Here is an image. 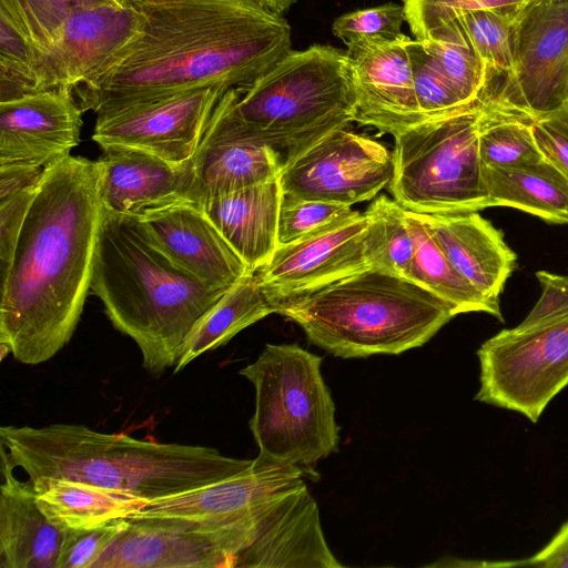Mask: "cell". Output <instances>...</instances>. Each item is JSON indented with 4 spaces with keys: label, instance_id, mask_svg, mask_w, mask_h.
Wrapping results in <instances>:
<instances>
[{
    "label": "cell",
    "instance_id": "cell-1",
    "mask_svg": "<svg viewBox=\"0 0 568 568\" xmlns=\"http://www.w3.org/2000/svg\"><path fill=\"white\" fill-rule=\"evenodd\" d=\"M139 37L74 97L95 115L197 88L246 87L292 51L288 22L257 0H126Z\"/></svg>",
    "mask_w": 568,
    "mask_h": 568
},
{
    "label": "cell",
    "instance_id": "cell-2",
    "mask_svg": "<svg viewBox=\"0 0 568 568\" xmlns=\"http://www.w3.org/2000/svg\"><path fill=\"white\" fill-rule=\"evenodd\" d=\"M97 161L68 155L43 171L12 261L1 273L0 343L38 365L72 337L90 291L103 204Z\"/></svg>",
    "mask_w": 568,
    "mask_h": 568
},
{
    "label": "cell",
    "instance_id": "cell-3",
    "mask_svg": "<svg viewBox=\"0 0 568 568\" xmlns=\"http://www.w3.org/2000/svg\"><path fill=\"white\" fill-rule=\"evenodd\" d=\"M0 450L31 481L74 479L148 503L226 479L253 460L207 446L136 439L77 424L2 426Z\"/></svg>",
    "mask_w": 568,
    "mask_h": 568
},
{
    "label": "cell",
    "instance_id": "cell-4",
    "mask_svg": "<svg viewBox=\"0 0 568 568\" xmlns=\"http://www.w3.org/2000/svg\"><path fill=\"white\" fill-rule=\"evenodd\" d=\"M90 291L112 325L135 342L145 371L160 377L176 366L194 328L227 290L174 264L138 216L103 206Z\"/></svg>",
    "mask_w": 568,
    "mask_h": 568
},
{
    "label": "cell",
    "instance_id": "cell-5",
    "mask_svg": "<svg viewBox=\"0 0 568 568\" xmlns=\"http://www.w3.org/2000/svg\"><path fill=\"white\" fill-rule=\"evenodd\" d=\"M356 92L346 50L313 44L290 51L246 87L219 99L200 146L253 143L273 149L283 168L326 134L355 121Z\"/></svg>",
    "mask_w": 568,
    "mask_h": 568
},
{
    "label": "cell",
    "instance_id": "cell-6",
    "mask_svg": "<svg viewBox=\"0 0 568 568\" xmlns=\"http://www.w3.org/2000/svg\"><path fill=\"white\" fill-rule=\"evenodd\" d=\"M276 313L342 358L400 354L428 342L455 314L416 283L368 268L281 304Z\"/></svg>",
    "mask_w": 568,
    "mask_h": 568
},
{
    "label": "cell",
    "instance_id": "cell-7",
    "mask_svg": "<svg viewBox=\"0 0 568 568\" xmlns=\"http://www.w3.org/2000/svg\"><path fill=\"white\" fill-rule=\"evenodd\" d=\"M322 362L297 344H267L240 371L255 388L248 425L260 455L303 469L337 452L339 427Z\"/></svg>",
    "mask_w": 568,
    "mask_h": 568
},
{
    "label": "cell",
    "instance_id": "cell-8",
    "mask_svg": "<svg viewBox=\"0 0 568 568\" xmlns=\"http://www.w3.org/2000/svg\"><path fill=\"white\" fill-rule=\"evenodd\" d=\"M481 102L394 136L388 186L405 210L438 214L490 207L478 151Z\"/></svg>",
    "mask_w": 568,
    "mask_h": 568
},
{
    "label": "cell",
    "instance_id": "cell-9",
    "mask_svg": "<svg viewBox=\"0 0 568 568\" xmlns=\"http://www.w3.org/2000/svg\"><path fill=\"white\" fill-rule=\"evenodd\" d=\"M480 386L475 399L536 423L568 386V315L526 329H503L477 351Z\"/></svg>",
    "mask_w": 568,
    "mask_h": 568
},
{
    "label": "cell",
    "instance_id": "cell-10",
    "mask_svg": "<svg viewBox=\"0 0 568 568\" xmlns=\"http://www.w3.org/2000/svg\"><path fill=\"white\" fill-rule=\"evenodd\" d=\"M378 225L373 212L355 211L294 242L278 245L254 274L272 306L316 291L352 274L376 268Z\"/></svg>",
    "mask_w": 568,
    "mask_h": 568
},
{
    "label": "cell",
    "instance_id": "cell-11",
    "mask_svg": "<svg viewBox=\"0 0 568 568\" xmlns=\"http://www.w3.org/2000/svg\"><path fill=\"white\" fill-rule=\"evenodd\" d=\"M254 517V516H253ZM131 517L92 568H235L252 519Z\"/></svg>",
    "mask_w": 568,
    "mask_h": 568
},
{
    "label": "cell",
    "instance_id": "cell-12",
    "mask_svg": "<svg viewBox=\"0 0 568 568\" xmlns=\"http://www.w3.org/2000/svg\"><path fill=\"white\" fill-rule=\"evenodd\" d=\"M486 100L532 119L568 104V0H530L523 7L515 23L513 72Z\"/></svg>",
    "mask_w": 568,
    "mask_h": 568
},
{
    "label": "cell",
    "instance_id": "cell-13",
    "mask_svg": "<svg viewBox=\"0 0 568 568\" xmlns=\"http://www.w3.org/2000/svg\"><path fill=\"white\" fill-rule=\"evenodd\" d=\"M393 155L377 141L346 128L326 134L286 164L283 196L353 205L389 183Z\"/></svg>",
    "mask_w": 568,
    "mask_h": 568
},
{
    "label": "cell",
    "instance_id": "cell-14",
    "mask_svg": "<svg viewBox=\"0 0 568 568\" xmlns=\"http://www.w3.org/2000/svg\"><path fill=\"white\" fill-rule=\"evenodd\" d=\"M223 85L197 88L97 114L92 135L100 146L125 145L174 163L192 160L200 146Z\"/></svg>",
    "mask_w": 568,
    "mask_h": 568
},
{
    "label": "cell",
    "instance_id": "cell-15",
    "mask_svg": "<svg viewBox=\"0 0 568 568\" xmlns=\"http://www.w3.org/2000/svg\"><path fill=\"white\" fill-rule=\"evenodd\" d=\"M139 12L124 4H105L73 16L54 42L37 51L32 69V93L69 89L106 69L139 37Z\"/></svg>",
    "mask_w": 568,
    "mask_h": 568
},
{
    "label": "cell",
    "instance_id": "cell-16",
    "mask_svg": "<svg viewBox=\"0 0 568 568\" xmlns=\"http://www.w3.org/2000/svg\"><path fill=\"white\" fill-rule=\"evenodd\" d=\"M306 484L270 503L251 523L235 568H341Z\"/></svg>",
    "mask_w": 568,
    "mask_h": 568
},
{
    "label": "cell",
    "instance_id": "cell-17",
    "mask_svg": "<svg viewBox=\"0 0 568 568\" xmlns=\"http://www.w3.org/2000/svg\"><path fill=\"white\" fill-rule=\"evenodd\" d=\"M368 39L347 44L357 109L355 122L393 136L427 121L415 95L407 43Z\"/></svg>",
    "mask_w": 568,
    "mask_h": 568
},
{
    "label": "cell",
    "instance_id": "cell-18",
    "mask_svg": "<svg viewBox=\"0 0 568 568\" xmlns=\"http://www.w3.org/2000/svg\"><path fill=\"white\" fill-rule=\"evenodd\" d=\"M74 91L47 90L0 103V165L47 169L80 142Z\"/></svg>",
    "mask_w": 568,
    "mask_h": 568
},
{
    "label": "cell",
    "instance_id": "cell-19",
    "mask_svg": "<svg viewBox=\"0 0 568 568\" xmlns=\"http://www.w3.org/2000/svg\"><path fill=\"white\" fill-rule=\"evenodd\" d=\"M306 483L301 467L257 455L243 471L214 484L152 500L131 517L172 516L224 524L255 516Z\"/></svg>",
    "mask_w": 568,
    "mask_h": 568
},
{
    "label": "cell",
    "instance_id": "cell-20",
    "mask_svg": "<svg viewBox=\"0 0 568 568\" xmlns=\"http://www.w3.org/2000/svg\"><path fill=\"white\" fill-rule=\"evenodd\" d=\"M101 149L97 163L100 196L106 210L140 217L180 202H191L195 180L193 159L174 163L125 145Z\"/></svg>",
    "mask_w": 568,
    "mask_h": 568
},
{
    "label": "cell",
    "instance_id": "cell-21",
    "mask_svg": "<svg viewBox=\"0 0 568 568\" xmlns=\"http://www.w3.org/2000/svg\"><path fill=\"white\" fill-rule=\"evenodd\" d=\"M139 219L159 250L213 288L229 290L251 273L199 205L180 202Z\"/></svg>",
    "mask_w": 568,
    "mask_h": 568
},
{
    "label": "cell",
    "instance_id": "cell-22",
    "mask_svg": "<svg viewBox=\"0 0 568 568\" xmlns=\"http://www.w3.org/2000/svg\"><path fill=\"white\" fill-rule=\"evenodd\" d=\"M450 264L487 300L499 304L517 255L479 212L419 214Z\"/></svg>",
    "mask_w": 568,
    "mask_h": 568
},
{
    "label": "cell",
    "instance_id": "cell-23",
    "mask_svg": "<svg viewBox=\"0 0 568 568\" xmlns=\"http://www.w3.org/2000/svg\"><path fill=\"white\" fill-rule=\"evenodd\" d=\"M14 468L1 450L0 567L57 568L64 530L47 518L31 481L17 479Z\"/></svg>",
    "mask_w": 568,
    "mask_h": 568
},
{
    "label": "cell",
    "instance_id": "cell-24",
    "mask_svg": "<svg viewBox=\"0 0 568 568\" xmlns=\"http://www.w3.org/2000/svg\"><path fill=\"white\" fill-rule=\"evenodd\" d=\"M283 201L280 179L203 203L200 207L243 260L251 273L264 266L278 247Z\"/></svg>",
    "mask_w": 568,
    "mask_h": 568
},
{
    "label": "cell",
    "instance_id": "cell-25",
    "mask_svg": "<svg viewBox=\"0 0 568 568\" xmlns=\"http://www.w3.org/2000/svg\"><path fill=\"white\" fill-rule=\"evenodd\" d=\"M195 180L190 201L203 203L277 179L283 169L280 155L266 145L219 143L197 149Z\"/></svg>",
    "mask_w": 568,
    "mask_h": 568
},
{
    "label": "cell",
    "instance_id": "cell-26",
    "mask_svg": "<svg viewBox=\"0 0 568 568\" xmlns=\"http://www.w3.org/2000/svg\"><path fill=\"white\" fill-rule=\"evenodd\" d=\"M491 206L513 207L551 224H568V179L548 159L529 164L483 166Z\"/></svg>",
    "mask_w": 568,
    "mask_h": 568
},
{
    "label": "cell",
    "instance_id": "cell-27",
    "mask_svg": "<svg viewBox=\"0 0 568 568\" xmlns=\"http://www.w3.org/2000/svg\"><path fill=\"white\" fill-rule=\"evenodd\" d=\"M31 484L40 509L63 530L93 528L129 518L148 503L135 496L68 478L38 479Z\"/></svg>",
    "mask_w": 568,
    "mask_h": 568
},
{
    "label": "cell",
    "instance_id": "cell-28",
    "mask_svg": "<svg viewBox=\"0 0 568 568\" xmlns=\"http://www.w3.org/2000/svg\"><path fill=\"white\" fill-rule=\"evenodd\" d=\"M405 212L415 244L407 280L445 301L455 315L484 312L503 322L500 304L484 297L459 275L418 213Z\"/></svg>",
    "mask_w": 568,
    "mask_h": 568
},
{
    "label": "cell",
    "instance_id": "cell-29",
    "mask_svg": "<svg viewBox=\"0 0 568 568\" xmlns=\"http://www.w3.org/2000/svg\"><path fill=\"white\" fill-rule=\"evenodd\" d=\"M275 313L254 273L242 277L205 314L191 334L174 373L205 352L219 348L239 332Z\"/></svg>",
    "mask_w": 568,
    "mask_h": 568
},
{
    "label": "cell",
    "instance_id": "cell-30",
    "mask_svg": "<svg viewBox=\"0 0 568 568\" xmlns=\"http://www.w3.org/2000/svg\"><path fill=\"white\" fill-rule=\"evenodd\" d=\"M532 118L497 101L481 102L478 151L483 166L507 168L542 160Z\"/></svg>",
    "mask_w": 568,
    "mask_h": 568
},
{
    "label": "cell",
    "instance_id": "cell-31",
    "mask_svg": "<svg viewBox=\"0 0 568 568\" xmlns=\"http://www.w3.org/2000/svg\"><path fill=\"white\" fill-rule=\"evenodd\" d=\"M420 41L463 100L468 104L481 102L489 73L457 20Z\"/></svg>",
    "mask_w": 568,
    "mask_h": 568
},
{
    "label": "cell",
    "instance_id": "cell-32",
    "mask_svg": "<svg viewBox=\"0 0 568 568\" xmlns=\"http://www.w3.org/2000/svg\"><path fill=\"white\" fill-rule=\"evenodd\" d=\"M125 0H0V14L38 50H47L73 16Z\"/></svg>",
    "mask_w": 568,
    "mask_h": 568
},
{
    "label": "cell",
    "instance_id": "cell-33",
    "mask_svg": "<svg viewBox=\"0 0 568 568\" xmlns=\"http://www.w3.org/2000/svg\"><path fill=\"white\" fill-rule=\"evenodd\" d=\"M517 14L473 11L455 19L486 65L489 77L501 74L505 80L513 72Z\"/></svg>",
    "mask_w": 568,
    "mask_h": 568
},
{
    "label": "cell",
    "instance_id": "cell-34",
    "mask_svg": "<svg viewBox=\"0 0 568 568\" xmlns=\"http://www.w3.org/2000/svg\"><path fill=\"white\" fill-rule=\"evenodd\" d=\"M407 49L416 100L427 121L449 116L480 103L468 104L463 100L423 41L409 39Z\"/></svg>",
    "mask_w": 568,
    "mask_h": 568
},
{
    "label": "cell",
    "instance_id": "cell-35",
    "mask_svg": "<svg viewBox=\"0 0 568 568\" xmlns=\"http://www.w3.org/2000/svg\"><path fill=\"white\" fill-rule=\"evenodd\" d=\"M375 215L379 233L377 268L407 278L415 252L406 212L395 200L376 197L368 206Z\"/></svg>",
    "mask_w": 568,
    "mask_h": 568
},
{
    "label": "cell",
    "instance_id": "cell-36",
    "mask_svg": "<svg viewBox=\"0 0 568 568\" xmlns=\"http://www.w3.org/2000/svg\"><path fill=\"white\" fill-rule=\"evenodd\" d=\"M530 0H403L406 22L416 40L473 11L517 14Z\"/></svg>",
    "mask_w": 568,
    "mask_h": 568
},
{
    "label": "cell",
    "instance_id": "cell-37",
    "mask_svg": "<svg viewBox=\"0 0 568 568\" xmlns=\"http://www.w3.org/2000/svg\"><path fill=\"white\" fill-rule=\"evenodd\" d=\"M37 49L0 14V103L32 94Z\"/></svg>",
    "mask_w": 568,
    "mask_h": 568
},
{
    "label": "cell",
    "instance_id": "cell-38",
    "mask_svg": "<svg viewBox=\"0 0 568 568\" xmlns=\"http://www.w3.org/2000/svg\"><path fill=\"white\" fill-rule=\"evenodd\" d=\"M404 22L403 4L388 2L339 16L334 20L332 31L346 45L368 39L394 40L403 33Z\"/></svg>",
    "mask_w": 568,
    "mask_h": 568
},
{
    "label": "cell",
    "instance_id": "cell-39",
    "mask_svg": "<svg viewBox=\"0 0 568 568\" xmlns=\"http://www.w3.org/2000/svg\"><path fill=\"white\" fill-rule=\"evenodd\" d=\"M354 212L346 204L283 196L278 216V244L294 242Z\"/></svg>",
    "mask_w": 568,
    "mask_h": 568
},
{
    "label": "cell",
    "instance_id": "cell-40",
    "mask_svg": "<svg viewBox=\"0 0 568 568\" xmlns=\"http://www.w3.org/2000/svg\"><path fill=\"white\" fill-rule=\"evenodd\" d=\"M128 523L120 518L93 528L64 529L57 568H92Z\"/></svg>",
    "mask_w": 568,
    "mask_h": 568
},
{
    "label": "cell",
    "instance_id": "cell-41",
    "mask_svg": "<svg viewBox=\"0 0 568 568\" xmlns=\"http://www.w3.org/2000/svg\"><path fill=\"white\" fill-rule=\"evenodd\" d=\"M39 182L0 199L1 273L8 270L12 261L20 231L38 192Z\"/></svg>",
    "mask_w": 568,
    "mask_h": 568
},
{
    "label": "cell",
    "instance_id": "cell-42",
    "mask_svg": "<svg viewBox=\"0 0 568 568\" xmlns=\"http://www.w3.org/2000/svg\"><path fill=\"white\" fill-rule=\"evenodd\" d=\"M536 277L541 295L526 318L516 326L518 329L539 326L568 315V275L538 271Z\"/></svg>",
    "mask_w": 568,
    "mask_h": 568
},
{
    "label": "cell",
    "instance_id": "cell-43",
    "mask_svg": "<svg viewBox=\"0 0 568 568\" xmlns=\"http://www.w3.org/2000/svg\"><path fill=\"white\" fill-rule=\"evenodd\" d=\"M536 141L544 156L568 179V104L532 120Z\"/></svg>",
    "mask_w": 568,
    "mask_h": 568
},
{
    "label": "cell",
    "instance_id": "cell-44",
    "mask_svg": "<svg viewBox=\"0 0 568 568\" xmlns=\"http://www.w3.org/2000/svg\"><path fill=\"white\" fill-rule=\"evenodd\" d=\"M516 566L568 568V520L544 548L529 558L517 560Z\"/></svg>",
    "mask_w": 568,
    "mask_h": 568
},
{
    "label": "cell",
    "instance_id": "cell-45",
    "mask_svg": "<svg viewBox=\"0 0 568 568\" xmlns=\"http://www.w3.org/2000/svg\"><path fill=\"white\" fill-rule=\"evenodd\" d=\"M265 8L278 13H286L296 0H257Z\"/></svg>",
    "mask_w": 568,
    "mask_h": 568
}]
</instances>
